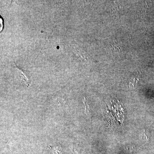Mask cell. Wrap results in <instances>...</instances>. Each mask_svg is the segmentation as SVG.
I'll use <instances>...</instances> for the list:
<instances>
[{
	"instance_id": "2",
	"label": "cell",
	"mask_w": 154,
	"mask_h": 154,
	"mask_svg": "<svg viewBox=\"0 0 154 154\" xmlns=\"http://www.w3.org/2000/svg\"><path fill=\"white\" fill-rule=\"evenodd\" d=\"M142 138L144 139V140H149V136L147 134V132H145V131H144L143 134H142Z\"/></svg>"
},
{
	"instance_id": "1",
	"label": "cell",
	"mask_w": 154,
	"mask_h": 154,
	"mask_svg": "<svg viewBox=\"0 0 154 154\" xmlns=\"http://www.w3.org/2000/svg\"><path fill=\"white\" fill-rule=\"evenodd\" d=\"M53 152L57 154H62L61 152V148L59 146H56L53 148Z\"/></svg>"
}]
</instances>
